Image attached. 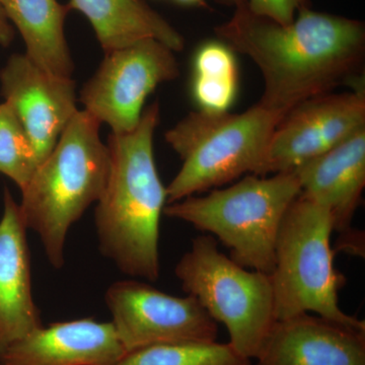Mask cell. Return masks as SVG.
<instances>
[{"label": "cell", "mask_w": 365, "mask_h": 365, "mask_svg": "<svg viewBox=\"0 0 365 365\" xmlns=\"http://www.w3.org/2000/svg\"><path fill=\"white\" fill-rule=\"evenodd\" d=\"M14 32L13 26L9 23L6 14L4 13V7L0 4V45L7 47L13 42Z\"/></svg>", "instance_id": "obj_23"}, {"label": "cell", "mask_w": 365, "mask_h": 365, "mask_svg": "<svg viewBox=\"0 0 365 365\" xmlns=\"http://www.w3.org/2000/svg\"><path fill=\"white\" fill-rule=\"evenodd\" d=\"M234 50L222 41H210L197 50L194 58V78L208 81H237Z\"/></svg>", "instance_id": "obj_20"}, {"label": "cell", "mask_w": 365, "mask_h": 365, "mask_svg": "<svg viewBox=\"0 0 365 365\" xmlns=\"http://www.w3.org/2000/svg\"><path fill=\"white\" fill-rule=\"evenodd\" d=\"M364 129V88L309 98L280 120L253 175L292 172Z\"/></svg>", "instance_id": "obj_10"}, {"label": "cell", "mask_w": 365, "mask_h": 365, "mask_svg": "<svg viewBox=\"0 0 365 365\" xmlns=\"http://www.w3.org/2000/svg\"><path fill=\"white\" fill-rule=\"evenodd\" d=\"M105 302L126 353L150 346L217 339V323L191 295L174 297L148 283L125 279L110 285Z\"/></svg>", "instance_id": "obj_8"}, {"label": "cell", "mask_w": 365, "mask_h": 365, "mask_svg": "<svg viewBox=\"0 0 365 365\" xmlns=\"http://www.w3.org/2000/svg\"><path fill=\"white\" fill-rule=\"evenodd\" d=\"M67 6L88 19L105 53L146 39L184 49L181 34L143 0H71Z\"/></svg>", "instance_id": "obj_16"}, {"label": "cell", "mask_w": 365, "mask_h": 365, "mask_svg": "<svg viewBox=\"0 0 365 365\" xmlns=\"http://www.w3.org/2000/svg\"><path fill=\"white\" fill-rule=\"evenodd\" d=\"M177 4L184 6L207 7L205 0H174Z\"/></svg>", "instance_id": "obj_25"}, {"label": "cell", "mask_w": 365, "mask_h": 365, "mask_svg": "<svg viewBox=\"0 0 365 365\" xmlns=\"http://www.w3.org/2000/svg\"><path fill=\"white\" fill-rule=\"evenodd\" d=\"M0 218V354L42 326L33 297L31 255L20 206L6 189Z\"/></svg>", "instance_id": "obj_14"}, {"label": "cell", "mask_w": 365, "mask_h": 365, "mask_svg": "<svg viewBox=\"0 0 365 365\" xmlns=\"http://www.w3.org/2000/svg\"><path fill=\"white\" fill-rule=\"evenodd\" d=\"M175 274L187 295L227 327L228 343L242 356L255 359L276 322L270 275L239 265L207 235L193 240Z\"/></svg>", "instance_id": "obj_7"}, {"label": "cell", "mask_w": 365, "mask_h": 365, "mask_svg": "<svg viewBox=\"0 0 365 365\" xmlns=\"http://www.w3.org/2000/svg\"><path fill=\"white\" fill-rule=\"evenodd\" d=\"M256 365H365V330L304 313L274 323Z\"/></svg>", "instance_id": "obj_12"}, {"label": "cell", "mask_w": 365, "mask_h": 365, "mask_svg": "<svg viewBox=\"0 0 365 365\" xmlns=\"http://www.w3.org/2000/svg\"><path fill=\"white\" fill-rule=\"evenodd\" d=\"M38 168L32 143L11 108L0 104V173L23 190Z\"/></svg>", "instance_id": "obj_19"}, {"label": "cell", "mask_w": 365, "mask_h": 365, "mask_svg": "<svg viewBox=\"0 0 365 365\" xmlns=\"http://www.w3.org/2000/svg\"><path fill=\"white\" fill-rule=\"evenodd\" d=\"M180 74L174 51L160 41L146 39L106 53L95 76L81 91L85 111L113 133H128L136 128L146 98L160 83Z\"/></svg>", "instance_id": "obj_9"}, {"label": "cell", "mask_w": 365, "mask_h": 365, "mask_svg": "<svg viewBox=\"0 0 365 365\" xmlns=\"http://www.w3.org/2000/svg\"><path fill=\"white\" fill-rule=\"evenodd\" d=\"M218 39L253 60L263 76L258 104L285 115L309 98L341 86L364 88V21L302 9L288 25L256 16L248 6L215 28Z\"/></svg>", "instance_id": "obj_1"}, {"label": "cell", "mask_w": 365, "mask_h": 365, "mask_svg": "<svg viewBox=\"0 0 365 365\" xmlns=\"http://www.w3.org/2000/svg\"><path fill=\"white\" fill-rule=\"evenodd\" d=\"M158 123L155 102L144 110L134 130L111 134L109 179L95 212L103 256L122 273L150 282L160 278V222L168 203L153 157Z\"/></svg>", "instance_id": "obj_2"}, {"label": "cell", "mask_w": 365, "mask_h": 365, "mask_svg": "<svg viewBox=\"0 0 365 365\" xmlns=\"http://www.w3.org/2000/svg\"><path fill=\"white\" fill-rule=\"evenodd\" d=\"M336 244H337V251L364 258V234L361 230L351 227L345 232H340L339 240Z\"/></svg>", "instance_id": "obj_22"}, {"label": "cell", "mask_w": 365, "mask_h": 365, "mask_svg": "<svg viewBox=\"0 0 365 365\" xmlns=\"http://www.w3.org/2000/svg\"><path fill=\"white\" fill-rule=\"evenodd\" d=\"M299 193V180L292 172L251 175L208 195L167 204L163 215L212 235L230 249V258L239 265L270 275L278 230Z\"/></svg>", "instance_id": "obj_4"}, {"label": "cell", "mask_w": 365, "mask_h": 365, "mask_svg": "<svg viewBox=\"0 0 365 365\" xmlns=\"http://www.w3.org/2000/svg\"><path fill=\"white\" fill-rule=\"evenodd\" d=\"M247 6L256 16L288 25L295 20L300 11L312 7V2L311 0H248Z\"/></svg>", "instance_id": "obj_21"}, {"label": "cell", "mask_w": 365, "mask_h": 365, "mask_svg": "<svg viewBox=\"0 0 365 365\" xmlns=\"http://www.w3.org/2000/svg\"><path fill=\"white\" fill-rule=\"evenodd\" d=\"M283 116L258 103L240 114L189 113L165 136L182 160L167 187L168 204L253 174Z\"/></svg>", "instance_id": "obj_6"}, {"label": "cell", "mask_w": 365, "mask_h": 365, "mask_svg": "<svg viewBox=\"0 0 365 365\" xmlns=\"http://www.w3.org/2000/svg\"><path fill=\"white\" fill-rule=\"evenodd\" d=\"M126 351L111 322H57L32 331L0 354V365H115Z\"/></svg>", "instance_id": "obj_13"}, {"label": "cell", "mask_w": 365, "mask_h": 365, "mask_svg": "<svg viewBox=\"0 0 365 365\" xmlns=\"http://www.w3.org/2000/svg\"><path fill=\"white\" fill-rule=\"evenodd\" d=\"M220 6L232 7L234 9H244L248 4V0H215Z\"/></svg>", "instance_id": "obj_24"}, {"label": "cell", "mask_w": 365, "mask_h": 365, "mask_svg": "<svg viewBox=\"0 0 365 365\" xmlns=\"http://www.w3.org/2000/svg\"><path fill=\"white\" fill-rule=\"evenodd\" d=\"M292 172L300 194L330 211L334 232L349 230L365 187V129Z\"/></svg>", "instance_id": "obj_15"}, {"label": "cell", "mask_w": 365, "mask_h": 365, "mask_svg": "<svg viewBox=\"0 0 365 365\" xmlns=\"http://www.w3.org/2000/svg\"><path fill=\"white\" fill-rule=\"evenodd\" d=\"M333 232L330 211L299 193L288 207L276 239L270 274L276 321L314 313L365 330L364 321L339 306L338 294L345 278L334 267Z\"/></svg>", "instance_id": "obj_5"}, {"label": "cell", "mask_w": 365, "mask_h": 365, "mask_svg": "<svg viewBox=\"0 0 365 365\" xmlns=\"http://www.w3.org/2000/svg\"><path fill=\"white\" fill-rule=\"evenodd\" d=\"M6 103L20 120L32 143L38 165L56 145L76 108L71 78L48 73L26 54H14L0 71Z\"/></svg>", "instance_id": "obj_11"}, {"label": "cell", "mask_w": 365, "mask_h": 365, "mask_svg": "<svg viewBox=\"0 0 365 365\" xmlns=\"http://www.w3.org/2000/svg\"><path fill=\"white\" fill-rule=\"evenodd\" d=\"M0 4L23 37L26 56L48 73L71 78L74 66L64 35L67 4L57 0H0Z\"/></svg>", "instance_id": "obj_17"}, {"label": "cell", "mask_w": 365, "mask_h": 365, "mask_svg": "<svg viewBox=\"0 0 365 365\" xmlns=\"http://www.w3.org/2000/svg\"><path fill=\"white\" fill-rule=\"evenodd\" d=\"M115 365H252L230 343L150 346L126 353Z\"/></svg>", "instance_id": "obj_18"}, {"label": "cell", "mask_w": 365, "mask_h": 365, "mask_svg": "<svg viewBox=\"0 0 365 365\" xmlns=\"http://www.w3.org/2000/svg\"><path fill=\"white\" fill-rule=\"evenodd\" d=\"M100 125L85 110H78L21 190L23 222L38 235L55 269L63 267L69 230L100 200L107 186L110 153L101 139Z\"/></svg>", "instance_id": "obj_3"}]
</instances>
